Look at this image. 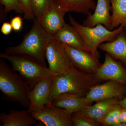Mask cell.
I'll return each mask as SVG.
<instances>
[{"instance_id": "6da1fadb", "label": "cell", "mask_w": 126, "mask_h": 126, "mask_svg": "<svg viewBox=\"0 0 126 126\" xmlns=\"http://www.w3.org/2000/svg\"><path fill=\"white\" fill-rule=\"evenodd\" d=\"M102 81L94 74L87 73L75 67L54 79L50 100L59 94L70 93L86 97L90 89Z\"/></svg>"}, {"instance_id": "7a4b0ae2", "label": "cell", "mask_w": 126, "mask_h": 126, "mask_svg": "<svg viewBox=\"0 0 126 126\" xmlns=\"http://www.w3.org/2000/svg\"><path fill=\"white\" fill-rule=\"evenodd\" d=\"M31 29L25 35L19 45L8 47L5 50L7 54H24L33 58L46 66L45 53L50 35L46 31L36 18L33 19Z\"/></svg>"}, {"instance_id": "3957f363", "label": "cell", "mask_w": 126, "mask_h": 126, "mask_svg": "<svg viewBox=\"0 0 126 126\" xmlns=\"http://www.w3.org/2000/svg\"><path fill=\"white\" fill-rule=\"evenodd\" d=\"M31 89L19 74L14 72L3 59L0 60V90L4 99L29 108Z\"/></svg>"}, {"instance_id": "277c9868", "label": "cell", "mask_w": 126, "mask_h": 126, "mask_svg": "<svg viewBox=\"0 0 126 126\" xmlns=\"http://www.w3.org/2000/svg\"><path fill=\"white\" fill-rule=\"evenodd\" d=\"M0 58L9 61L11 64L12 70L18 73L31 89L42 79L57 76L48 68L29 55L0 53Z\"/></svg>"}, {"instance_id": "5b68a950", "label": "cell", "mask_w": 126, "mask_h": 126, "mask_svg": "<svg viewBox=\"0 0 126 126\" xmlns=\"http://www.w3.org/2000/svg\"><path fill=\"white\" fill-rule=\"evenodd\" d=\"M69 19L71 25L78 32L83 39L86 51L98 59L101 57L98 50L100 45L106 41L115 39L125 30L122 26L112 31L109 30L102 24H98L93 27H88L78 23L71 15H69Z\"/></svg>"}, {"instance_id": "8992f818", "label": "cell", "mask_w": 126, "mask_h": 126, "mask_svg": "<svg viewBox=\"0 0 126 126\" xmlns=\"http://www.w3.org/2000/svg\"><path fill=\"white\" fill-rule=\"evenodd\" d=\"M48 68L57 75L63 74L74 67L65 53L63 44L50 35L45 53Z\"/></svg>"}, {"instance_id": "52a82bcc", "label": "cell", "mask_w": 126, "mask_h": 126, "mask_svg": "<svg viewBox=\"0 0 126 126\" xmlns=\"http://www.w3.org/2000/svg\"><path fill=\"white\" fill-rule=\"evenodd\" d=\"M38 121L46 126H74L73 113L64 109L53 106L52 104L41 110L31 112Z\"/></svg>"}, {"instance_id": "ba28073f", "label": "cell", "mask_w": 126, "mask_h": 126, "mask_svg": "<svg viewBox=\"0 0 126 126\" xmlns=\"http://www.w3.org/2000/svg\"><path fill=\"white\" fill-rule=\"evenodd\" d=\"M126 96V86L117 81L109 80L93 87L86 97L93 102H97L112 98L121 101Z\"/></svg>"}, {"instance_id": "9c48e42d", "label": "cell", "mask_w": 126, "mask_h": 126, "mask_svg": "<svg viewBox=\"0 0 126 126\" xmlns=\"http://www.w3.org/2000/svg\"><path fill=\"white\" fill-rule=\"evenodd\" d=\"M62 44L72 63L79 70L87 73L94 74L101 65L99 59L89 52Z\"/></svg>"}, {"instance_id": "30bf717a", "label": "cell", "mask_w": 126, "mask_h": 126, "mask_svg": "<svg viewBox=\"0 0 126 126\" xmlns=\"http://www.w3.org/2000/svg\"><path fill=\"white\" fill-rule=\"evenodd\" d=\"M103 82L113 80L126 86V66L106 53L103 63L94 74Z\"/></svg>"}, {"instance_id": "8fae6325", "label": "cell", "mask_w": 126, "mask_h": 126, "mask_svg": "<svg viewBox=\"0 0 126 126\" xmlns=\"http://www.w3.org/2000/svg\"><path fill=\"white\" fill-rule=\"evenodd\" d=\"M55 78L42 79L31 89L29 93L28 108L31 111H37L52 103L50 96Z\"/></svg>"}, {"instance_id": "7c38bea8", "label": "cell", "mask_w": 126, "mask_h": 126, "mask_svg": "<svg viewBox=\"0 0 126 126\" xmlns=\"http://www.w3.org/2000/svg\"><path fill=\"white\" fill-rule=\"evenodd\" d=\"M67 12L55 2L37 19L46 31L53 36L65 24L64 16Z\"/></svg>"}, {"instance_id": "4fadbf2b", "label": "cell", "mask_w": 126, "mask_h": 126, "mask_svg": "<svg viewBox=\"0 0 126 126\" xmlns=\"http://www.w3.org/2000/svg\"><path fill=\"white\" fill-rule=\"evenodd\" d=\"M51 103L53 106L64 109L73 113L92 105L93 102L86 97L74 94L64 93L55 97Z\"/></svg>"}, {"instance_id": "5bb4252c", "label": "cell", "mask_w": 126, "mask_h": 126, "mask_svg": "<svg viewBox=\"0 0 126 126\" xmlns=\"http://www.w3.org/2000/svg\"><path fill=\"white\" fill-rule=\"evenodd\" d=\"M110 3V0H97L94 13L88 16L87 19L83 22V25L93 27L98 24H102L110 30V11L112 10Z\"/></svg>"}, {"instance_id": "9a60e30c", "label": "cell", "mask_w": 126, "mask_h": 126, "mask_svg": "<svg viewBox=\"0 0 126 126\" xmlns=\"http://www.w3.org/2000/svg\"><path fill=\"white\" fill-rule=\"evenodd\" d=\"M38 122L27 110L10 109L8 113L0 114V126H31Z\"/></svg>"}, {"instance_id": "2e32d148", "label": "cell", "mask_w": 126, "mask_h": 126, "mask_svg": "<svg viewBox=\"0 0 126 126\" xmlns=\"http://www.w3.org/2000/svg\"><path fill=\"white\" fill-rule=\"evenodd\" d=\"M98 48L106 52L113 58L126 66V31H122L111 41L102 43Z\"/></svg>"}, {"instance_id": "e0dca14e", "label": "cell", "mask_w": 126, "mask_h": 126, "mask_svg": "<svg viewBox=\"0 0 126 126\" xmlns=\"http://www.w3.org/2000/svg\"><path fill=\"white\" fill-rule=\"evenodd\" d=\"M53 36L60 43L86 50L83 39L78 32L72 25L65 23Z\"/></svg>"}, {"instance_id": "ac0fdd59", "label": "cell", "mask_w": 126, "mask_h": 126, "mask_svg": "<svg viewBox=\"0 0 126 126\" xmlns=\"http://www.w3.org/2000/svg\"><path fill=\"white\" fill-rule=\"evenodd\" d=\"M119 101L117 98L105 99L87 106L76 112L97 122L111 109L118 105Z\"/></svg>"}, {"instance_id": "d6986e66", "label": "cell", "mask_w": 126, "mask_h": 126, "mask_svg": "<svg viewBox=\"0 0 126 126\" xmlns=\"http://www.w3.org/2000/svg\"><path fill=\"white\" fill-rule=\"evenodd\" d=\"M61 8L67 12H73L89 15L90 10H94L96 4L94 0H54Z\"/></svg>"}, {"instance_id": "ffe728a7", "label": "cell", "mask_w": 126, "mask_h": 126, "mask_svg": "<svg viewBox=\"0 0 126 126\" xmlns=\"http://www.w3.org/2000/svg\"><path fill=\"white\" fill-rule=\"evenodd\" d=\"M112 14L110 30L122 26L126 29V0H110Z\"/></svg>"}, {"instance_id": "44dd1931", "label": "cell", "mask_w": 126, "mask_h": 126, "mask_svg": "<svg viewBox=\"0 0 126 126\" xmlns=\"http://www.w3.org/2000/svg\"><path fill=\"white\" fill-rule=\"evenodd\" d=\"M122 108L117 105L111 109L101 119L98 121L103 126H117L120 123L119 116Z\"/></svg>"}, {"instance_id": "7402d4cb", "label": "cell", "mask_w": 126, "mask_h": 126, "mask_svg": "<svg viewBox=\"0 0 126 126\" xmlns=\"http://www.w3.org/2000/svg\"><path fill=\"white\" fill-rule=\"evenodd\" d=\"M35 18L39 19L55 2L54 0H30Z\"/></svg>"}, {"instance_id": "603a6c76", "label": "cell", "mask_w": 126, "mask_h": 126, "mask_svg": "<svg viewBox=\"0 0 126 126\" xmlns=\"http://www.w3.org/2000/svg\"><path fill=\"white\" fill-rule=\"evenodd\" d=\"M72 120L74 126H99V123L86 116L81 115L77 112L72 115Z\"/></svg>"}, {"instance_id": "cb8c5ba5", "label": "cell", "mask_w": 126, "mask_h": 126, "mask_svg": "<svg viewBox=\"0 0 126 126\" xmlns=\"http://www.w3.org/2000/svg\"><path fill=\"white\" fill-rule=\"evenodd\" d=\"M1 4L4 6L5 14L14 11L19 14H24L23 7L18 0H0Z\"/></svg>"}, {"instance_id": "d4e9b609", "label": "cell", "mask_w": 126, "mask_h": 126, "mask_svg": "<svg viewBox=\"0 0 126 126\" xmlns=\"http://www.w3.org/2000/svg\"><path fill=\"white\" fill-rule=\"evenodd\" d=\"M18 0L23 7L24 19L28 20H33L35 18L32 9L30 0Z\"/></svg>"}, {"instance_id": "484cf974", "label": "cell", "mask_w": 126, "mask_h": 126, "mask_svg": "<svg viewBox=\"0 0 126 126\" xmlns=\"http://www.w3.org/2000/svg\"><path fill=\"white\" fill-rule=\"evenodd\" d=\"M10 23L14 31H19L23 26V19L20 16H15L12 19Z\"/></svg>"}, {"instance_id": "4316f807", "label": "cell", "mask_w": 126, "mask_h": 126, "mask_svg": "<svg viewBox=\"0 0 126 126\" xmlns=\"http://www.w3.org/2000/svg\"><path fill=\"white\" fill-rule=\"evenodd\" d=\"M13 29L10 23L4 22L2 24L1 28V32L5 35H8L11 33Z\"/></svg>"}, {"instance_id": "83f0119b", "label": "cell", "mask_w": 126, "mask_h": 126, "mask_svg": "<svg viewBox=\"0 0 126 126\" xmlns=\"http://www.w3.org/2000/svg\"><path fill=\"white\" fill-rule=\"evenodd\" d=\"M119 119L120 123H126V109L122 108L119 116Z\"/></svg>"}, {"instance_id": "f1b7e54d", "label": "cell", "mask_w": 126, "mask_h": 126, "mask_svg": "<svg viewBox=\"0 0 126 126\" xmlns=\"http://www.w3.org/2000/svg\"><path fill=\"white\" fill-rule=\"evenodd\" d=\"M118 105L122 108L126 109V96L123 99L119 101Z\"/></svg>"}, {"instance_id": "f546056e", "label": "cell", "mask_w": 126, "mask_h": 126, "mask_svg": "<svg viewBox=\"0 0 126 126\" xmlns=\"http://www.w3.org/2000/svg\"><path fill=\"white\" fill-rule=\"evenodd\" d=\"M117 126H126V123H121Z\"/></svg>"}]
</instances>
